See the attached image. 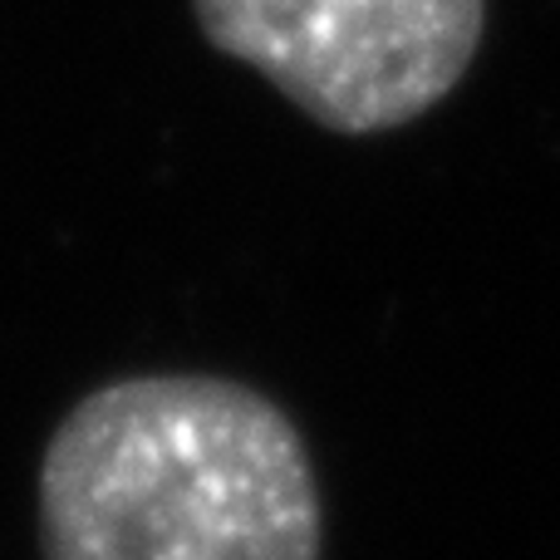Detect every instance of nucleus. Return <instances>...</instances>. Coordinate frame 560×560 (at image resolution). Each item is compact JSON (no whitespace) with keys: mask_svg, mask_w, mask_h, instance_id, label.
Masks as SVG:
<instances>
[{"mask_svg":"<svg viewBox=\"0 0 560 560\" xmlns=\"http://www.w3.org/2000/svg\"><path fill=\"white\" fill-rule=\"evenodd\" d=\"M207 45L345 138L394 133L472 69L487 0H192Z\"/></svg>","mask_w":560,"mask_h":560,"instance_id":"2","label":"nucleus"},{"mask_svg":"<svg viewBox=\"0 0 560 560\" xmlns=\"http://www.w3.org/2000/svg\"><path fill=\"white\" fill-rule=\"evenodd\" d=\"M45 560H319L310 447L266 394L138 374L84 394L39 463Z\"/></svg>","mask_w":560,"mask_h":560,"instance_id":"1","label":"nucleus"}]
</instances>
